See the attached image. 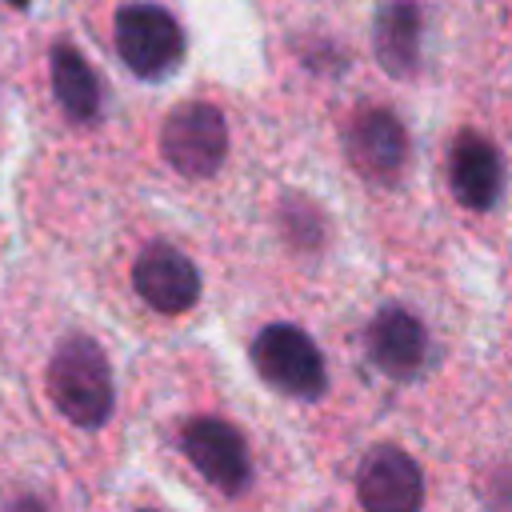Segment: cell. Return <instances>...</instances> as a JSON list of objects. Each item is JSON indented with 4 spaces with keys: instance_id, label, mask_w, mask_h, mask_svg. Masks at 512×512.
Masks as SVG:
<instances>
[{
    "instance_id": "6da1fadb",
    "label": "cell",
    "mask_w": 512,
    "mask_h": 512,
    "mask_svg": "<svg viewBox=\"0 0 512 512\" xmlns=\"http://www.w3.org/2000/svg\"><path fill=\"white\" fill-rule=\"evenodd\" d=\"M44 384L60 416L80 428H100L112 416V368L92 336H64L44 368Z\"/></svg>"
},
{
    "instance_id": "9c48e42d",
    "label": "cell",
    "mask_w": 512,
    "mask_h": 512,
    "mask_svg": "<svg viewBox=\"0 0 512 512\" xmlns=\"http://www.w3.org/2000/svg\"><path fill=\"white\" fill-rule=\"evenodd\" d=\"M448 184H452V196L472 208V212H488L500 192H504V160H500V148L464 128L456 140H452V152H448Z\"/></svg>"
},
{
    "instance_id": "9a60e30c",
    "label": "cell",
    "mask_w": 512,
    "mask_h": 512,
    "mask_svg": "<svg viewBox=\"0 0 512 512\" xmlns=\"http://www.w3.org/2000/svg\"><path fill=\"white\" fill-rule=\"evenodd\" d=\"M8 4H12V8H28L32 0H8Z\"/></svg>"
},
{
    "instance_id": "30bf717a",
    "label": "cell",
    "mask_w": 512,
    "mask_h": 512,
    "mask_svg": "<svg viewBox=\"0 0 512 512\" xmlns=\"http://www.w3.org/2000/svg\"><path fill=\"white\" fill-rule=\"evenodd\" d=\"M368 360L392 380H416L428 364V332L408 308H380L368 324Z\"/></svg>"
},
{
    "instance_id": "3957f363",
    "label": "cell",
    "mask_w": 512,
    "mask_h": 512,
    "mask_svg": "<svg viewBox=\"0 0 512 512\" xmlns=\"http://www.w3.org/2000/svg\"><path fill=\"white\" fill-rule=\"evenodd\" d=\"M160 156L188 180H208L228 156V124L216 104L184 100L160 124Z\"/></svg>"
},
{
    "instance_id": "7c38bea8",
    "label": "cell",
    "mask_w": 512,
    "mask_h": 512,
    "mask_svg": "<svg viewBox=\"0 0 512 512\" xmlns=\"http://www.w3.org/2000/svg\"><path fill=\"white\" fill-rule=\"evenodd\" d=\"M52 92L68 120L92 124L100 116V80H96L92 64L72 44L52 48Z\"/></svg>"
},
{
    "instance_id": "2e32d148",
    "label": "cell",
    "mask_w": 512,
    "mask_h": 512,
    "mask_svg": "<svg viewBox=\"0 0 512 512\" xmlns=\"http://www.w3.org/2000/svg\"><path fill=\"white\" fill-rule=\"evenodd\" d=\"M140 512H152V508H140Z\"/></svg>"
},
{
    "instance_id": "8992f818",
    "label": "cell",
    "mask_w": 512,
    "mask_h": 512,
    "mask_svg": "<svg viewBox=\"0 0 512 512\" xmlns=\"http://www.w3.org/2000/svg\"><path fill=\"white\" fill-rule=\"evenodd\" d=\"M356 500L364 512H420L424 472L404 448L376 444L356 468Z\"/></svg>"
},
{
    "instance_id": "5b68a950",
    "label": "cell",
    "mask_w": 512,
    "mask_h": 512,
    "mask_svg": "<svg viewBox=\"0 0 512 512\" xmlns=\"http://www.w3.org/2000/svg\"><path fill=\"white\" fill-rule=\"evenodd\" d=\"M180 444H184V456L192 460V468L212 488H220L224 496H240L248 488V480H252L248 444H244V436L228 420H220V416H196V420L184 424Z\"/></svg>"
},
{
    "instance_id": "52a82bcc",
    "label": "cell",
    "mask_w": 512,
    "mask_h": 512,
    "mask_svg": "<svg viewBox=\"0 0 512 512\" xmlns=\"http://www.w3.org/2000/svg\"><path fill=\"white\" fill-rule=\"evenodd\" d=\"M344 152L364 180L392 184L408 164V132L388 108H360L344 132Z\"/></svg>"
},
{
    "instance_id": "5bb4252c",
    "label": "cell",
    "mask_w": 512,
    "mask_h": 512,
    "mask_svg": "<svg viewBox=\"0 0 512 512\" xmlns=\"http://www.w3.org/2000/svg\"><path fill=\"white\" fill-rule=\"evenodd\" d=\"M4 512H44V504L36 496H16V500L4 504Z\"/></svg>"
},
{
    "instance_id": "ba28073f",
    "label": "cell",
    "mask_w": 512,
    "mask_h": 512,
    "mask_svg": "<svg viewBox=\"0 0 512 512\" xmlns=\"http://www.w3.org/2000/svg\"><path fill=\"white\" fill-rule=\"evenodd\" d=\"M132 284L160 316H180L200 300V272L172 244H148L132 264Z\"/></svg>"
},
{
    "instance_id": "4fadbf2b",
    "label": "cell",
    "mask_w": 512,
    "mask_h": 512,
    "mask_svg": "<svg viewBox=\"0 0 512 512\" xmlns=\"http://www.w3.org/2000/svg\"><path fill=\"white\" fill-rule=\"evenodd\" d=\"M280 224H284V232H288V240H292L296 248H316V244L324 240V216H320L316 204L304 200V196H284V204H280Z\"/></svg>"
},
{
    "instance_id": "277c9868",
    "label": "cell",
    "mask_w": 512,
    "mask_h": 512,
    "mask_svg": "<svg viewBox=\"0 0 512 512\" xmlns=\"http://www.w3.org/2000/svg\"><path fill=\"white\" fill-rule=\"evenodd\" d=\"M116 52L140 80H164L184 60V28L160 4H124L112 24Z\"/></svg>"
},
{
    "instance_id": "8fae6325",
    "label": "cell",
    "mask_w": 512,
    "mask_h": 512,
    "mask_svg": "<svg viewBox=\"0 0 512 512\" xmlns=\"http://www.w3.org/2000/svg\"><path fill=\"white\" fill-rule=\"evenodd\" d=\"M420 32H424V16L416 0H384L372 24V44H376V60L388 76H412L420 68Z\"/></svg>"
},
{
    "instance_id": "7a4b0ae2",
    "label": "cell",
    "mask_w": 512,
    "mask_h": 512,
    "mask_svg": "<svg viewBox=\"0 0 512 512\" xmlns=\"http://www.w3.org/2000/svg\"><path fill=\"white\" fill-rule=\"evenodd\" d=\"M252 364L260 380L292 400H320L328 392V368L316 340L296 324H268L252 340Z\"/></svg>"
}]
</instances>
